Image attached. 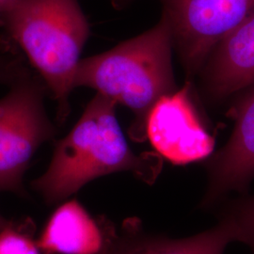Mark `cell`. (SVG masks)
<instances>
[{"label": "cell", "mask_w": 254, "mask_h": 254, "mask_svg": "<svg viewBox=\"0 0 254 254\" xmlns=\"http://www.w3.org/2000/svg\"><path fill=\"white\" fill-rule=\"evenodd\" d=\"M117 104L96 93L71 131L55 145L46 172L31 182V189L49 205H59L88 183L106 175L131 173L153 185L163 168L155 152L136 154L120 127Z\"/></svg>", "instance_id": "1"}, {"label": "cell", "mask_w": 254, "mask_h": 254, "mask_svg": "<svg viewBox=\"0 0 254 254\" xmlns=\"http://www.w3.org/2000/svg\"><path fill=\"white\" fill-rule=\"evenodd\" d=\"M1 40L27 60L57 104L56 124L71 112L70 96L91 26L78 0H14L0 12Z\"/></svg>", "instance_id": "2"}, {"label": "cell", "mask_w": 254, "mask_h": 254, "mask_svg": "<svg viewBox=\"0 0 254 254\" xmlns=\"http://www.w3.org/2000/svg\"><path fill=\"white\" fill-rule=\"evenodd\" d=\"M173 47L171 24L161 13L156 25L145 32L81 60L74 89L90 88L131 109L135 119L130 136L141 141L154 104L178 89L173 72Z\"/></svg>", "instance_id": "3"}, {"label": "cell", "mask_w": 254, "mask_h": 254, "mask_svg": "<svg viewBox=\"0 0 254 254\" xmlns=\"http://www.w3.org/2000/svg\"><path fill=\"white\" fill-rule=\"evenodd\" d=\"M46 84L31 72L0 98V192L26 196L24 177L40 147L55 139L57 124L49 117Z\"/></svg>", "instance_id": "4"}, {"label": "cell", "mask_w": 254, "mask_h": 254, "mask_svg": "<svg viewBox=\"0 0 254 254\" xmlns=\"http://www.w3.org/2000/svg\"><path fill=\"white\" fill-rule=\"evenodd\" d=\"M188 77L200 73L218 42L254 11V0H159Z\"/></svg>", "instance_id": "5"}, {"label": "cell", "mask_w": 254, "mask_h": 254, "mask_svg": "<svg viewBox=\"0 0 254 254\" xmlns=\"http://www.w3.org/2000/svg\"><path fill=\"white\" fill-rule=\"evenodd\" d=\"M145 138L173 165L201 162L213 154L216 138L197 107L190 80L154 104L146 120Z\"/></svg>", "instance_id": "6"}, {"label": "cell", "mask_w": 254, "mask_h": 254, "mask_svg": "<svg viewBox=\"0 0 254 254\" xmlns=\"http://www.w3.org/2000/svg\"><path fill=\"white\" fill-rule=\"evenodd\" d=\"M227 115L234 129L226 144L206 160L203 210L216 208L233 192L247 194L254 181V85L234 96Z\"/></svg>", "instance_id": "7"}, {"label": "cell", "mask_w": 254, "mask_h": 254, "mask_svg": "<svg viewBox=\"0 0 254 254\" xmlns=\"http://www.w3.org/2000/svg\"><path fill=\"white\" fill-rule=\"evenodd\" d=\"M201 91L214 104L254 85V11L223 37L200 70Z\"/></svg>", "instance_id": "8"}, {"label": "cell", "mask_w": 254, "mask_h": 254, "mask_svg": "<svg viewBox=\"0 0 254 254\" xmlns=\"http://www.w3.org/2000/svg\"><path fill=\"white\" fill-rule=\"evenodd\" d=\"M236 242L231 222L218 218L214 227L194 236L173 238L147 232L139 219L127 218L98 254H224Z\"/></svg>", "instance_id": "9"}, {"label": "cell", "mask_w": 254, "mask_h": 254, "mask_svg": "<svg viewBox=\"0 0 254 254\" xmlns=\"http://www.w3.org/2000/svg\"><path fill=\"white\" fill-rule=\"evenodd\" d=\"M116 230L109 218L91 216L78 200H65L51 215L37 242L50 254H98Z\"/></svg>", "instance_id": "10"}, {"label": "cell", "mask_w": 254, "mask_h": 254, "mask_svg": "<svg viewBox=\"0 0 254 254\" xmlns=\"http://www.w3.org/2000/svg\"><path fill=\"white\" fill-rule=\"evenodd\" d=\"M215 209L218 218H225L233 225L236 242L247 246L250 254H254V194L226 199Z\"/></svg>", "instance_id": "11"}, {"label": "cell", "mask_w": 254, "mask_h": 254, "mask_svg": "<svg viewBox=\"0 0 254 254\" xmlns=\"http://www.w3.org/2000/svg\"><path fill=\"white\" fill-rule=\"evenodd\" d=\"M30 220L10 221L0 232V254H53L38 245Z\"/></svg>", "instance_id": "12"}, {"label": "cell", "mask_w": 254, "mask_h": 254, "mask_svg": "<svg viewBox=\"0 0 254 254\" xmlns=\"http://www.w3.org/2000/svg\"><path fill=\"white\" fill-rule=\"evenodd\" d=\"M26 60L16 54L0 55V86L9 87L32 71Z\"/></svg>", "instance_id": "13"}, {"label": "cell", "mask_w": 254, "mask_h": 254, "mask_svg": "<svg viewBox=\"0 0 254 254\" xmlns=\"http://www.w3.org/2000/svg\"><path fill=\"white\" fill-rule=\"evenodd\" d=\"M112 6L116 9H124L128 7L135 0H110Z\"/></svg>", "instance_id": "14"}, {"label": "cell", "mask_w": 254, "mask_h": 254, "mask_svg": "<svg viewBox=\"0 0 254 254\" xmlns=\"http://www.w3.org/2000/svg\"><path fill=\"white\" fill-rule=\"evenodd\" d=\"M13 1L14 0H0V12H2L6 8H8Z\"/></svg>", "instance_id": "15"}, {"label": "cell", "mask_w": 254, "mask_h": 254, "mask_svg": "<svg viewBox=\"0 0 254 254\" xmlns=\"http://www.w3.org/2000/svg\"><path fill=\"white\" fill-rule=\"evenodd\" d=\"M9 222V220H8L7 218H4V217L0 214V232L7 226V224H8Z\"/></svg>", "instance_id": "16"}]
</instances>
